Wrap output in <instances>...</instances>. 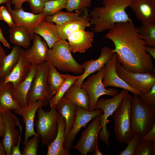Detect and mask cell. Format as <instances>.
I'll list each match as a JSON object with an SVG mask.
<instances>
[{"mask_svg":"<svg viewBox=\"0 0 155 155\" xmlns=\"http://www.w3.org/2000/svg\"><path fill=\"white\" fill-rule=\"evenodd\" d=\"M105 36L114 44L112 51L125 70L132 73L155 71L152 57L145 50L146 42L133 22L116 24Z\"/></svg>","mask_w":155,"mask_h":155,"instance_id":"6da1fadb","label":"cell"},{"mask_svg":"<svg viewBox=\"0 0 155 155\" xmlns=\"http://www.w3.org/2000/svg\"><path fill=\"white\" fill-rule=\"evenodd\" d=\"M133 0H103L102 6L94 7L89 13L93 31L102 32L111 29L117 23L133 22L126 11Z\"/></svg>","mask_w":155,"mask_h":155,"instance_id":"7a4b0ae2","label":"cell"},{"mask_svg":"<svg viewBox=\"0 0 155 155\" xmlns=\"http://www.w3.org/2000/svg\"><path fill=\"white\" fill-rule=\"evenodd\" d=\"M46 61L56 69L63 72H71L76 74L83 73L82 65L72 56L70 47L66 40L61 39L49 49Z\"/></svg>","mask_w":155,"mask_h":155,"instance_id":"3957f363","label":"cell"},{"mask_svg":"<svg viewBox=\"0 0 155 155\" xmlns=\"http://www.w3.org/2000/svg\"><path fill=\"white\" fill-rule=\"evenodd\" d=\"M131 124L134 134L142 137L152 128L155 123V107L143 103L138 95L132 96Z\"/></svg>","mask_w":155,"mask_h":155,"instance_id":"277c9868","label":"cell"},{"mask_svg":"<svg viewBox=\"0 0 155 155\" xmlns=\"http://www.w3.org/2000/svg\"><path fill=\"white\" fill-rule=\"evenodd\" d=\"M49 69V65L46 61L37 65L27 97V105L40 100L46 106L53 97L48 82Z\"/></svg>","mask_w":155,"mask_h":155,"instance_id":"5b68a950","label":"cell"},{"mask_svg":"<svg viewBox=\"0 0 155 155\" xmlns=\"http://www.w3.org/2000/svg\"><path fill=\"white\" fill-rule=\"evenodd\" d=\"M132 96L128 93L113 116L114 132L118 142L127 144L134 133L131 124V110Z\"/></svg>","mask_w":155,"mask_h":155,"instance_id":"8992f818","label":"cell"},{"mask_svg":"<svg viewBox=\"0 0 155 155\" xmlns=\"http://www.w3.org/2000/svg\"><path fill=\"white\" fill-rule=\"evenodd\" d=\"M55 107L46 112L42 108L38 109L37 120L35 122L37 135L41 138L42 145L51 144L55 139L58 130L57 123L60 114Z\"/></svg>","mask_w":155,"mask_h":155,"instance_id":"52a82bcc","label":"cell"},{"mask_svg":"<svg viewBox=\"0 0 155 155\" xmlns=\"http://www.w3.org/2000/svg\"><path fill=\"white\" fill-rule=\"evenodd\" d=\"M128 92L123 89L119 93L112 98L98 100L95 105V109H100L103 111L102 113L99 116L101 130L99 131L98 136L100 139L108 146L109 145V139L111 133L106 128V125L108 122L107 119L112 115L120 106Z\"/></svg>","mask_w":155,"mask_h":155,"instance_id":"ba28073f","label":"cell"},{"mask_svg":"<svg viewBox=\"0 0 155 155\" xmlns=\"http://www.w3.org/2000/svg\"><path fill=\"white\" fill-rule=\"evenodd\" d=\"M104 70V67L96 74L88 77L81 85V87L86 91L89 96V111L95 110V105L100 96L107 95L113 97L119 93L118 90L116 88L106 89L102 83Z\"/></svg>","mask_w":155,"mask_h":155,"instance_id":"9c48e42d","label":"cell"},{"mask_svg":"<svg viewBox=\"0 0 155 155\" xmlns=\"http://www.w3.org/2000/svg\"><path fill=\"white\" fill-rule=\"evenodd\" d=\"M116 68L119 76L128 85L142 94L148 93L155 85V71L150 73H132L125 70L117 60Z\"/></svg>","mask_w":155,"mask_h":155,"instance_id":"30bf717a","label":"cell"},{"mask_svg":"<svg viewBox=\"0 0 155 155\" xmlns=\"http://www.w3.org/2000/svg\"><path fill=\"white\" fill-rule=\"evenodd\" d=\"M103 113L100 109L89 111L77 106L75 118L71 129L65 136L63 147L69 151L72 147V144L75 136L81 129L85 127L91 120L99 117Z\"/></svg>","mask_w":155,"mask_h":155,"instance_id":"8fae6325","label":"cell"},{"mask_svg":"<svg viewBox=\"0 0 155 155\" xmlns=\"http://www.w3.org/2000/svg\"><path fill=\"white\" fill-rule=\"evenodd\" d=\"M4 122V134L2 143L6 155H11L12 147L18 143L22 133L23 128H19L20 131L16 127L22 126L18 118L11 111L3 113Z\"/></svg>","mask_w":155,"mask_h":155,"instance_id":"7c38bea8","label":"cell"},{"mask_svg":"<svg viewBox=\"0 0 155 155\" xmlns=\"http://www.w3.org/2000/svg\"><path fill=\"white\" fill-rule=\"evenodd\" d=\"M93 119L82 131L80 140L73 147L82 155H86L89 153H94L95 152L98 133L101 127L99 117Z\"/></svg>","mask_w":155,"mask_h":155,"instance_id":"4fadbf2b","label":"cell"},{"mask_svg":"<svg viewBox=\"0 0 155 155\" xmlns=\"http://www.w3.org/2000/svg\"><path fill=\"white\" fill-rule=\"evenodd\" d=\"M6 7L9 12L15 23V26H22L28 30L32 39L35 34L34 30L37 26L43 20L46 15L43 12L38 14L24 11L21 8L12 9L11 2L6 4Z\"/></svg>","mask_w":155,"mask_h":155,"instance_id":"5bb4252c","label":"cell"},{"mask_svg":"<svg viewBox=\"0 0 155 155\" xmlns=\"http://www.w3.org/2000/svg\"><path fill=\"white\" fill-rule=\"evenodd\" d=\"M117 61V55L115 53L104 66L102 83L104 87L121 88L132 93L134 95H138L142 94L130 86L119 76L116 68Z\"/></svg>","mask_w":155,"mask_h":155,"instance_id":"9a60e30c","label":"cell"},{"mask_svg":"<svg viewBox=\"0 0 155 155\" xmlns=\"http://www.w3.org/2000/svg\"><path fill=\"white\" fill-rule=\"evenodd\" d=\"M112 49L108 46H103L101 48L100 55L97 59H91L84 62L82 65L84 72L74 84L81 87L84 80L89 76L102 69L115 54L112 52Z\"/></svg>","mask_w":155,"mask_h":155,"instance_id":"2e32d148","label":"cell"},{"mask_svg":"<svg viewBox=\"0 0 155 155\" xmlns=\"http://www.w3.org/2000/svg\"><path fill=\"white\" fill-rule=\"evenodd\" d=\"M46 106L41 100H38L23 107L13 110L15 113L22 117L25 126L23 144L24 145L29 139L32 136L37 135L34 130V120L36 112L40 108Z\"/></svg>","mask_w":155,"mask_h":155,"instance_id":"e0dca14e","label":"cell"},{"mask_svg":"<svg viewBox=\"0 0 155 155\" xmlns=\"http://www.w3.org/2000/svg\"><path fill=\"white\" fill-rule=\"evenodd\" d=\"M93 31L79 30L74 32L68 36L70 50L74 53H84L92 45L94 36Z\"/></svg>","mask_w":155,"mask_h":155,"instance_id":"ac0fdd59","label":"cell"},{"mask_svg":"<svg viewBox=\"0 0 155 155\" xmlns=\"http://www.w3.org/2000/svg\"><path fill=\"white\" fill-rule=\"evenodd\" d=\"M129 7L142 25L155 23V4L151 0H133Z\"/></svg>","mask_w":155,"mask_h":155,"instance_id":"d6986e66","label":"cell"},{"mask_svg":"<svg viewBox=\"0 0 155 155\" xmlns=\"http://www.w3.org/2000/svg\"><path fill=\"white\" fill-rule=\"evenodd\" d=\"M32 64L26 56L24 50L21 49L18 62L10 73L4 80L15 86L24 80L28 75Z\"/></svg>","mask_w":155,"mask_h":155,"instance_id":"ffe728a7","label":"cell"},{"mask_svg":"<svg viewBox=\"0 0 155 155\" xmlns=\"http://www.w3.org/2000/svg\"><path fill=\"white\" fill-rule=\"evenodd\" d=\"M31 47L24 50L25 54L32 65H37L46 61L49 49L47 44L40 36L35 34Z\"/></svg>","mask_w":155,"mask_h":155,"instance_id":"44dd1931","label":"cell"},{"mask_svg":"<svg viewBox=\"0 0 155 155\" xmlns=\"http://www.w3.org/2000/svg\"><path fill=\"white\" fill-rule=\"evenodd\" d=\"M36 66L32 64L30 71L26 78L17 85L12 86V96L19 107H25L27 105V97L31 86Z\"/></svg>","mask_w":155,"mask_h":155,"instance_id":"7402d4cb","label":"cell"},{"mask_svg":"<svg viewBox=\"0 0 155 155\" xmlns=\"http://www.w3.org/2000/svg\"><path fill=\"white\" fill-rule=\"evenodd\" d=\"M84 10V14L80 19L62 24H56L57 33L61 39L66 40L71 33L79 30H85L90 26L89 13L87 8Z\"/></svg>","mask_w":155,"mask_h":155,"instance_id":"603a6c76","label":"cell"},{"mask_svg":"<svg viewBox=\"0 0 155 155\" xmlns=\"http://www.w3.org/2000/svg\"><path fill=\"white\" fill-rule=\"evenodd\" d=\"M58 130L57 135L54 140L50 144H48L47 155H69V151L63 147L65 140V121L64 118L60 115L57 121Z\"/></svg>","mask_w":155,"mask_h":155,"instance_id":"cb8c5ba5","label":"cell"},{"mask_svg":"<svg viewBox=\"0 0 155 155\" xmlns=\"http://www.w3.org/2000/svg\"><path fill=\"white\" fill-rule=\"evenodd\" d=\"M77 106L63 96L55 106L59 114L65 121V136L71 129L75 116Z\"/></svg>","mask_w":155,"mask_h":155,"instance_id":"d4e9b609","label":"cell"},{"mask_svg":"<svg viewBox=\"0 0 155 155\" xmlns=\"http://www.w3.org/2000/svg\"><path fill=\"white\" fill-rule=\"evenodd\" d=\"M35 34L42 36L47 44L49 49L61 39L57 33L56 24L52 22L42 20L35 28Z\"/></svg>","mask_w":155,"mask_h":155,"instance_id":"484cf974","label":"cell"},{"mask_svg":"<svg viewBox=\"0 0 155 155\" xmlns=\"http://www.w3.org/2000/svg\"><path fill=\"white\" fill-rule=\"evenodd\" d=\"M12 86L11 83L0 79V112L2 113L20 108L12 96Z\"/></svg>","mask_w":155,"mask_h":155,"instance_id":"4316f807","label":"cell"},{"mask_svg":"<svg viewBox=\"0 0 155 155\" xmlns=\"http://www.w3.org/2000/svg\"><path fill=\"white\" fill-rule=\"evenodd\" d=\"M10 42L15 45L28 49L31 45L32 39L30 33L25 27L15 26L9 30Z\"/></svg>","mask_w":155,"mask_h":155,"instance_id":"83f0119b","label":"cell"},{"mask_svg":"<svg viewBox=\"0 0 155 155\" xmlns=\"http://www.w3.org/2000/svg\"><path fill=\"white\" fill-rule=\"evenodd\" d=\"M64 96L77 106L88 111L89 96L86 91L81 87L73 84Z\"/></svg>","mask_w":155,"mask_h":155,"instance_id":"f1b7e54d","label":"cell"},{"mask_svg":"<svg viewBox=\"0 0 155 155\" xmlns=\"http://www.w3.org/2000/svg\"><path fill=\"white\" fill-rule=\"evenodd\" d=\"M21 47L15 45L6 56L0 68V79L4 80L11 71L18 60Z\"/></svg>","mask_w":155,"mask_h":155,"instance_id":"f546056e","label":"cell"},{"mask_svg":"<svg viewBox=\"0 0 155 155\" xmlns=\"http://www.w3.org/2000/svg\"><path fill=\"white\" fill-rule=\"evenodd\" d=\"M47 63L49 67L48 82L51 94L53 96L65 81L66 77L65 74L59 73L51 64Z\"/></svg>","mask_w":155,"mask_h":155,"instance_id":"4dcf8cb0","label":"cell"},{"mask_svg":"<svg viewBox=\"0 0 155 155\" xmlns=\"http://www.w3.org/2000/svg\"><path fill=\"white\" fill-rule=\"evenodd\" d=\"M66 78L58 90L49 102L51 108L55 107L57 103L64 96L65 94L80 78L81 75L78 76H73L68 74H65Z\"/></svg>","mask_w":155,"mask_h":155,"instance_id":"1f68e13d","label":"cell"},{"mask_svg":"<svg viewBox=\"0 0 155 155\" xmlns=\"http://www.w3.org/2000/svg\"><path fill=\"white\" fill-rule=\"evenodd\" d=\"M82 10L75 13L61 11L53 15L46 16L44 20L53 22L56 25L62 24L80 19L82 16H80V15Z\"/></svg>","mask_w":155,"mask_h":155,"instance_id":"d6a6232c","label":"cell"},{"mask_svg":"<svg viewBox=\"0 0 155 155\" xmlns=\"http://www.w3.org/2000/svg\"><path fill=\"white\" fill-rule=\"evenodd\" d=\"M138 32L146 45L155 47V23L137 28Z\"/></svg>","mask_w":155,"mask_h":155,"instance_id":"836d02e7","label":"cell"},{"mask_svg":"<svg viewBox=\"0 0 155 155\" xmlns=\"http://www.w3.org/2000/svg\"><path fill=\"white\" fill-rule=\"evenodd\" d=\"M67 0H49L45 3L42 12L46 16L53 15L65 9Z\"/></svg>","mask_w":155,"mask_h":155,"instance_id":"e575fe53","label":"cell"},{"mask_svg":"<svg viewBox=\"0 0 155 155\" xmlns=\"http://www.w3.org/2000/svg\"><path fill=\"white\" fill-rule=\"evenodd\" d=\"M155 155V142L140 140L135 150V155Z\"/></svg>","mask_w":155,"mask_h":155,"instance_id":"d590c367","label":"cell"},{"mask_svg":"<svg viewBox=\"0 0 155 155\" xmlns=\"http://www.w3.org/2000/svg\"><path fill=\"white\" fill-rule=\"evenodd\" d=\"M92 0H67L65 9L68 12H79L91 6Z\"/></svg>","mask_w":155,"mask_h":155,"instance_id":"8d00e7d4","label":"cell"},{"mask_svg":"<svg viewBox=\"0 0 155 155\" xmlns=\"http://www.w3.org/2000/svg\"><path fill=\"white\" fill-rule=\"evenodd\" d=\"M40 137L37 135L28 140L24 145L22 155H37Z\"/></svg>","mask_w":155,"mask_h":155,"instance_id":"74e56055","label":"cell"},{"mask_svg":"<svg viewBox=\"0 0 155 155\" xmlns=\"http://www.w3.org/2000/svg\"><path fill=\"white\" fill-rule=\"evenodd\" d=\"M140 137L134 134L133 138L127 143L125 148L122 151L119 155H135V150Z\"/></svg>","mask_w":155,"mask_h":155,"instance_id":"f35d334b","label":"cell"},{"mask_svg":"<svg viewBox=\"0 0 155 155\" xmlns=\"http://www.w3.org/2000/svg\"><path fill=\"white\" fill-rule=\"evenodd\" d=\"M141 101L144 104L151 106L155 107V85L147 93L138 95Z\"/></svg>","mask_w":155,"mask_h":155,"instance_id":"ab89813d","label":"cell"},{"mask_svg":"<svg viewBox=\"0 0 155 155\" xmlns=\"http://www.w3.org/2000/svg\"><path fill=\"white\" fill-rule=\"evenodd\" d=\"M0 20L6 23L10 28L15 26L11 15L4 6L0 7Z\"/></svg>","mask_w":155,"mask_h":155,"instance_id":"60d3db41","label":"cell"},{"mask_svg":"<svg viewBox=\"0 0 155 155\" xmlns=\"http://www.w3.org/2000/svg\"><path fill=\"white\" fill-rule=\"evenodd\" d=\"M27 2L33 13L38 14L42 12L45 3L42 0H27Z\"/></svg>","mask_w":155,"mask_h":155,"instance_id":"b9f144b4","label":"cell"},{"mask_svg":"<svg viewBox=\"0 0 155 155\" xmlns=\"http://www.w3.org/2000/svg\"><path fill=\"white\" fill-rule=\"evenodd\" d=\"M140 140L155 142V123L151 129L143 136L140 137Z\"/></svg>","mask_w":155,"mask_h":155,"instance_id":"7bdbcfd3","label":"cell"},{"mask_svg":"<svg viewBox=\"0 0 155 155\" xmlns=\"http://www.w3.org/2000/svg\"><path fill=\"white\" fill-rule=\"evenodd\" d=\"M4 134V122L2 113L0 112V136L3 138Z\"/></svg>","mask_w":155,"mask_h":155,"instance_id":"ee69618b","label":"cell"},{"mask_svg":"<svg viewBox=\"0 0 155 155\" xmlns=\"http://www.w3.org/2000/svg\"><path fill=\"white\" fill-rule=\"evenodd\" d=\"M11 3L14 5V9H17L21 8L23 4L27 2V0H11Z\"/></svg>","mask_w":155,"mask_h":155,"instance_id":"f6af8a7d","label":"cell"},{"mask_svg":"<svg viewBox=\"0 0 155 155\" xmlns=\"http://www.w3.org/2000/svg\"><path fill=\"white\" fill-rule=\"evenodd\" d=\"M0 42H1L8 49H10L11 46L5 38L2 31L0 27Z\"/></svg>","mask_w":155,"mask_h":155,"instance_id":"bcb514c9","label":"cell"},{"mask_svg":"<svg viewBox=\"0 0 155 155\" xmlns=\"http://www.w3.org/2000/svg\"><path fill=\"white\" fill-rule=\"evenodd\" d=\"M146 52L149 54L154 59H155V47H151L147 45L145 46Z\"/></svg>","mask_w":155,"mask_h":155,"instance_id":"7dc6e473","label":"cell"},{"mask_svg":"<svg viewBox=\"0 0 155 155\" xmlns=\"http://www.w3.org/2000/svg\"><path fill=\"white\" fill-rule=\"evenodd\" d=\"M6 54L0 43V68L6 56Z\"/></svg>","mask_w":155,"mask_h":155,"instance_id":"c3c4849f","label":"cell"},{"mask_svg":"<svg viewBox=\"0 0 155 155\" xmlns=\"http://www.w3.org/2000/svg\"><path fill=\"white\" fill-rule=\"evenodd\" d=\"M1 137L0 136V155H6L2 142L1 140Z\"/></svg>","mask_w":155,"mask_h":155,"instance_id":"681fc988","label":"cell"},{"mask_svg":"<svg viewBox=\"0 0 155 155\" xmlns=\"http://www.w3.org/2000/svg\"><path fill=\"white\" fill-rule=\"evenodd\" d=\"M103 153L100 151L99 149L98 146V144L97 140L96 142V147L95 152L93 154V155H102Z\"/></svg>","mask_w":155,"mask_h":155,"instance_id":"f907efd6","label":"cell"},{"mask_svg":"<svg viewBox=\"0 0 155 155\" xmlns=\"http://www.w3.org/2000/svg\"><path fill=\"white\" fill-rule=\"evenodd\" d=\"M11 0H0V5L2 4L5 3L11 2Z\"/></svg>","mask_w":155,"mask_h":155,"instance_id":"816d5d0a","label":"cell"},{"mask_svg":"<svg viewBox=\"0 0 155 155\" xmlns=\"http://www.w3.org/2000/svg\"><path fill=\"white\" fill-rule=\"evenodd\" d=\"M43 2H44V3H45L47 1H48L49 0H42Z\"/></svg>","mask_w":155,"mask_h":155,"instance_id":"f5cc1de1","label":"cell"}]
</instances>
